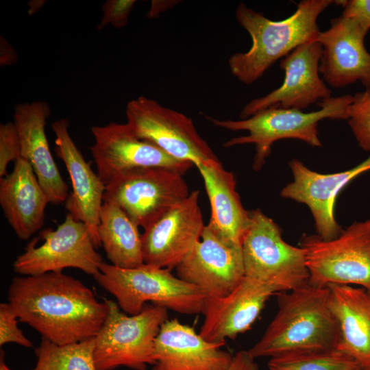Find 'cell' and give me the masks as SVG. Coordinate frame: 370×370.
I'll list each match as a JSON object with an SVG mask.
<instances>
[{"label": "cell", "instance_id": "1", "mask_svg": "<svg viewBox=\"0 0 370 370\" xmlns=\"http://www.w3.org/2000/svg\"><path fill=\"white\" fill-rule=\"evenodd\" d=\"M8 299L20 321L60 345L95 337L108 310L106 301L62 272L15 277Z\"/></svg>", "mask_w": 370, "mask_h": 370}, {"label": "cell", "instance_id": "2", "mask_svg": "<svg viewBox=\"0 0 370 370\" xmlns=\"http://www.w3.org/2000/svg\"><path fill=\"white\" fill-rule=\"evenodd\" d=\"M330 289L308 284L278 293V310L262 336L248 351L254 358L336 349L338 321Z\"/></svg>", "mask_w": 370, "mask_h": 370}, {"label": "cell", "instance_id": "3", "mask_svg": "<svg viewBox=\"0 0 370 370\" xmlns=\"http://www.w3.org/2000/svg\"><path fill=\"white\" fill-rule=\"evenodd\" d=\"M333 0H302L296 11L281 21H273L240 3L236 18L252 40L249 51L234 53L228 60L232 74L249 85L258 80L278 60L298 46L317 40V18Z\"/></svg>", "mask_w": 370, "mask_h": 370}, {"label": "cell", "instance_id": "4", "mask_svg": "<svg viewBox=\"0 0 370 370\" xmlns=\"http://www.w3.org/2000/svg\"><path fill=\"white\" fill-rule=\"evenodd\" d=\"M354 97L345 95L331 97L318 102L320 109L304 112L294 108L270 107L241 120H219L205 116L214 125L230 131L248 132L247 136L232 138L223 143L225 147L244 144L255 145L252 167L258 171L264 164L277 140L293 138L305 142L312 147H321L318 124L323 119H347L349 108Z\"/></svg>", "mask_w": 370, "mask_h": 370}, {"label": "cell", "instance_id": "5", "mask_svg": "<svg viewBox=\"0 0 370 370\" xmlns=\"http://www.w3.org/2000/svg\"><path fill=\"white\" fill-rule=\"evenodd\" d=\"M93 277L130 315L140 312L147 301L181 314H198L203 312L207 297L197 287L173 275L171 270L145 263L124 269L103 261Z\"/></svg>", "mask_w": 370, "mask_h": 370}, {"label": "cell", "instance_id": "6", "mask_svg": "<svg viewBox=\"0 0 370 370\" xmlns=\"http://www.w3.org/2000/svg\"><path fill=\"white\" fill-rule=\"evenodd\" d=\"M108 313L95 337L94 359L97 370L124 366L146 370L156 362L155 340L168 319V309L153 304L134 315H127L112 300H105Z\"/></svg>", "mask_w": 370, "mask_h": 370}, {"label": "cell", "instance_id": "7", "mask_svg": "<svg viewBox=\"0 0 370 370\" xmlns=\"http://www.w3.org/2000/svg\"><path fill=\"white\" fill-rule=\"evenodd\" d=\"M249 212L250 224L241 245L245 276L275 293L309 284L304 249L284 241L280 227L262 210Z\"/></svg>", "mask_w": 370, "mask_h": 370}, {"label": "cell", "instance_id": "8", "mask_svg": "<svg viewBox=\"0 0 370 370\" xmlns=\"http://www.w3.org/2000/svg\"><path fill=\"white\" fill-rule=\"evenodd\" d=\"M300 247L305 251L310 285L356 284L370 295V218L352 223L334 239L305 235Z\"/></svg>", "mask_w": 370, "mask_h": 370}, {"label": "cell", "instance_id": "9", "mask_svg": "<svg viewBox=\"0 0 370 370\" xmlns=\"http://www.w3.org/2000/svg\"><path fill=\"white\" fill-rule=\"evenodd\" d=\"M183 175L162 166L133 169L106 185L103 201L115 204L145 230L189 196Z\"/></svg>", "mask_w": 370, "mask_h": 370}, {"label": "cell", "instance_id": "10", "mask_svg": "<svg viewBox=\"0 0 370 370\" xmlns=\"http://www.w3.org/2000/svg\"><path fill=\"white\" fill-rule=\"evenodd\" d=\"M127 124L140 138L149 141L178 160L199 164L220 163L208 143L185 114L140 96L130 101Z\"/></svg>", "mask_w": 370, "mask_h": 370}, {"label": "cell", "instance_id": "11", "mask_svg": "<svg viewBox=\"0 0 370 370\" xmlns=\"http://www.w3.org/2000/svg\"><path fill=\"white\" fill-rule=\"evenodd\" d=\"M42 243L31 241L25 251L13 263L14 271L19 274L38 275L49 272H62L66 268H76L95 275L103 262L96 251L86 225L67 213L56 229L48 228L40 232Z\"/></svg>", "mask_w": 370, "mask_h": 370}, {"label": "cell", "instance_id": "12", "mask_svg": "<svg viewBox=\"0 0 370 370\" xmlns=\"http://www.w3.org/2000/svg\"><path fill=\"white\" fill-rule=\"evenodd\" d=\"M90 150L97 173L106 185L118 175L139 167L162 166L182 174L194 165L169 156L154 144L138 137L127 123L111 122L91 127Z\"/></svg>", "mask_w": 370, "mask_h": 370}, {"label": "cell", "instance_id": "13", "mask_svg": "<svg viewBox=\"0 0 370 370\" xmlns=\"http://www.w3.org/2000/svg\"><path fill=\"white\" fill-rule=\"evenodd\" d=\"M323 49L317 40L301 45L280 62L284 71L282 84L268 95L248 102L241 119L270 107L304 110L312 103L331 97L332 90L319 75Z\"/></svg>", "mask_w": 370, "mask_h": 370}, {"label": "cell", "instance_id": "14", "mask_svg": "<svg viewBox=\"0 0 370 370\" xmlns=\"http://www.w3.org/2000/svg\"><path fill=\"white\" fill-rule=\"evenodd\" d=\"M194 190L144 230L141 235L144 263L171 271L201 238L205 227Z\"/></svg>", "mask_w": 370, "mask_h": 370}, {"label": "cell", "instance_id": "15", "mask_svg": "<svg viewBox=\"0 0 370 370\" xmlns=\"http://www.w3.org/2000/svg\"><path fill=\"white\" fill-rule=\"evenodd\" d=\"M288 165L293 180L282 188L281 197L309 208L321 238H337L343 230L335 218L336 197L353 180L370 171V156L350 169L328 174L314 171L297 159H292Z\"/></svg>", "mask_w": 370, "mask_h": 370}, {"label": "cell", "instance_id": "16", "mask_svg": "<svg viewBox=\"0 0 370 370\" xmlns=\"http://www.w3.org/2000/svg\"><path fill=\"white\" fill-rule=\"evenodd\" d=\"M175 269L179 278L207 297H223L245 277L242 248L225 244L206 225L201 238Z\"/></svg>", "mask_w": 370, "mask_h": 370}, {"label": "cell", "instance_id": "17", "mask_svg": "<svg viewBox=\"0 0 370 370\" xmlns=\"http://www.w3.org/2000/svg\"><path fill=\"white\" fill-rule=\"evenodd\" d=\"M369 30L342 15L330 20L328 29L319 32L323 49L319 73L324 82L338 88L360 81L370 89V53L364 40Z\"/></svg>", "mask_w": 370, "mask_h": 370}, {"label": "cell", "instance_id": "18", "mask_svg": "<svg viewBox=\"0 0 370 370\" xmlns=\"http://www.w3.org/2000/svg\"><path fill=\"white\" fill-rule=\"evenodd\" d=\"M69 128V121L66 118L51 123L56 136V154L64 162L71 182L72 192L65 201L66 209L75 220L86 225L98 248L101 246L98 226L106 185L84 158Z\"/></svg>", "mask_w": 370, "mask_h": 370}, {"label": "cell", "instance_id": "19", "mask_svg": "<svg viewBox=\"0 0 370 370\" xmlns=\"http://www.w3.org/2000/svg\"><path fill=\"white\" fill-rule=\"evenodd\" d=\"M275 293L268 285L245 276L227 295L206 297L199 334L210 343L223 345L226 339L250 329Z\"/></svg>", "mask_w": 370, "mask_h": 370}, {"label": "cell", "instance_id": "20", "mask_svg": "<svg viewBox=\"0 0 370 370\" xmlns=\"http://www.w3.org/2000/svg\"><path fill=\"white\" fill-rule=\"evenodd\" d=\"M50 115L45 101L22 103L14 107L13 122L21 140V157L32 165L50 204L58 205L66 201L69 187L53 159L45 133Z\"/></svg>", "mask_w": 370, "mask_h": 370}, {"label": "cell", "instance_id": "21", "mask_svg": "<svg viewBox=\"0 0 370 370\" xmlns=\"http://www.w3.org/2000/svg\"><path fill=\"white\" fill-rule=\"evenodd\" d=\"M176 319L161 326L154 343L151 370H227L233 356Z\"/></svg>", "mask_w": 370, "mask_h": 370}, {"label": "cell", "instance_id": "22", "mask_svg": "<svg viewBox=\"0 0 370 370\" xmlns=\"http://www.w3.org/2000/svg\"><path fill=\"white\" fill-rule=\"evenodd\" d=\"M48 204L32 165L21 157L12 171L0 179V205L18 238L27 240L43 226Z\"/></svg>", "mask_w": 370, "mask_h": 370}, {"label": "cell", "instance_id": "23", "mask_svg": "<svg viewBox=\"0 0 370 370\" xmlns=\"http://www.w3.org/2000/svg\"><path fill=\"white\" fill-rule=\"evenodd\" d=\"M195 166L203 178L210 204L211 216L207 225L225 244L241 247L250 224V212L241 203L234 175L225 170L221 162Z\"/></svg>", "mask_w": 370, "mask_h": 370}, {"label": "cell", "instance_id": "24", "mask_svg": "<svg viewBox=\"0 0 370 370\" xmlns=\"http://www.w3.org/2000/svg\"><path fill=\"white\" fill-rule=\"evenodd\" d=\"M330 307L338 324L336 349L370 368V295L362 288L330 284Z\"/></svg>", "mask_w": 370, "mask_h": 370}, {"label": "cell", "instance_id": "25", "mask_svg": "<svg viewBox=\"0 0 370 370\" xmlns=\"http://www.w3.org/2000/svg\"><path fill=\"white\" fill-rule=\"evenodd\" d=\"M139 226L118 206L103 201L98 236L108 259L114 266L131 269L144 264Z\"/></svg>", "mask_w": 370, "mask_h": 370}, {"label": "cell", "instance_id": "26", "mask_svg": "<svg viewBox=\"0 0 370 370\" xmlns=\"http://www.w3.org/2000/svg\"><path fill=\"white\" fill-rule=\"evenodd\" d=\"M95 339L60 345L42 338L36 349L37 362L33 370H97Z\"/></svg>", "mask_w": 370, "mask_h": 370}, {"label": "cell", "instance_id": "27", "mask_svg": "<svg viewBox=\"0 0 370 370\" xmlns=\"http://www.w3.org/2000/svg\"><path fill=\"white\" fill-rule=\"evenodd\" d=\"M269 370H362L359 364L338 349L299 352L270 358Z\"/></svg>", "mask_w": 370, "mask_h": 370}, {"label": "cell", "instance_id": "28", "mask_svg": "<svg viewBox=\"0 0 370 370\" xmlns=\"http://www.w3.org/2000/svg\"><path fill=\"white\" fill-rule=\"evenodd\" d=\"M349 108L348 124L359 145L370 151V89L354 95Z\"/></svg>", "mask_w": 370, "mask_h": 370}, {"label": "cell", "instance_id": "29", "mask_svg": "<svg viewBox=\"0 0 370 370\" xmlns=\"http://www.w3.org/2000/svg\"><path fill=\"white\" fill-rule=\"evenodd\" d=\"M21 157V145L14 123L0 125V177L8 175L7 168L11 162Z\"/></svg>", "mask_w": 370, "mask_h": 370}, {"label": "cell", "instance_id": "30", "mask_svg": "<svg viewBox=\"0 0 370 370\" xmlns=\"http://www.w3.org/2000/svg\"><path fill=\"white\" fill-rule=\"evenodd\" d=\"M17 319V314L8 302L0 304V345L15 343L25 347H32L33 343L18 327Z\"/></svg>", "mask_w": 370, "mask_h": 370}, {"label": "cell", "instance_id": "31", "mask_svg": "<svg viewBox=\"0 0 370 370\" xmlns=\"http://www.w3.org/2000/svg\"><path fill=\"white\" fill-rule=\"evenodd\" d=\"M136 3V0L106 1L101 8L103 16L97 24V29L101 30L109 24L116 28L125 27Z\"/></svg>", "mask_w": 370, "mask_h": 370}, {"label": "cell", "instance_id": "32", "mask_svg": "<svg viewBox=\"0 0 370 370\" xmlns=\"http://www.w3.org/2000/svg\"><path fill=\"white\" fill-rule=\"evenodd\" d=\"M334 3L343 7L342 16L354 19L370 29V0H339Z\"/></svg>", "mask_w": 370, "mask_h": 370}, {"label": "cell", "instance_id": "33", "mask_svg": "<svg viewBox=\"0 0 370 370\" xmlns=\"http://www.w3.org/2000/svg\"><path fill=\"white\" fill-rule=\"evenodd\" d=\"M255 359L248 350L238 351L227 370H259Z\"/></svg>", "mask_w": 370, "mask_h": 370}, {"label": "cell", "instance_id": "34", "mask_svg": "<svg viewBox=\"0 0 370 370\" xmlns=\"http://www.w3.org/2000/svg\"><path fill=\"white\" fill-rule=\"evenodd\" d=\"M18 59L13 47L2 36L0 37V66H5L15 64Z\"/></svg>", "mask_w": 370, "mask_h": 370}, {"label": "cell", "instance_id": "35", "mask_svg": "<svg viewBox=\"0 0 370 370\" xmlns=\"http://www.w3.org/2000/svg\"><path fill=\"white\" fill-rule=\"evenodd\" d=\"M179 1H159L153 0L151 3V7L147 12V16L149 18H153L158 16L160 13L173 8L177 4Z\"/></svg>", "mask_w": 370, "mask_h": 370}, {"label": "cell", "instance_id": "36", "mask_svg": "<svg viewBox=\"0 0 370 370\" xmlns=\"http://www.w3.org/2000/svg\"><path fill=\"white\" fill-rule=\"evenodd\" d=\"M0 370H11L5 363L4 352L3 350L1 351Z\"/></svg>", "mask_w": 370, "mask_h": 370}, {"label": "cell", "instance_id": "37", "mask_svg": "<svg viewBox=\"0 0 370 370\" xmlns=\"http://www.w3.org/2000/svg\"><path fill=\"white\" fill-rule=\"evenodd\" d=\"M362 370H370V368L362 369Z\"/></svg>", "mask_w": 370, "mask_h": 370}]
</instances>
